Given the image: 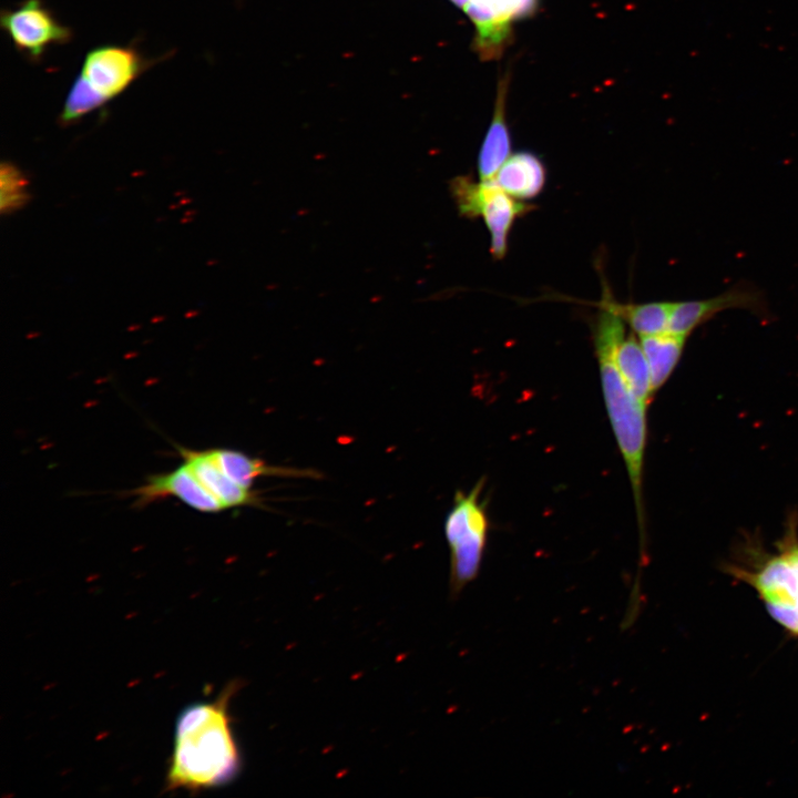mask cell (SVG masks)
Here are the masks:
<instances>
[{
	"label": "cell",
	"instance_id": "obj_1",
	"mask_svg": "<svg viewBox=\"0 0 798 798\" xmlns=\"http://www.w3.org/2000/svg\"><path fill=\"white\" fill-rule=\"evenodd\" d=\"M235 690L231 684L214 700L194 703L180 713L166 789L197 792L224 786L238 776L242 757L228 709Z\"/></svg>",
	"mask_w": 798,
	"mask_h": 798
},
{
	"label": "cell",
	"instance_id": "obj_2",
	"mask_svg": "<svg viewBox=\"0 0 798 798\" xmlns=\"http://www.w3.org/2000/svg\"><path fill=\"white\" fill-rule=\"evenodd\" d=\"M594 347L603 396L611 424L624 458L634 495L641 535L644 534L643 463L647 436L646 407L627 387L616 366L615 352L625 337L624 319L600 307L594 325Z\"/></svg>",
	"mask_w": 798,
	"mask_h": 798
},
{
	"label": "cell",
	"instance_id": "obj_3",
	"mask_svg": "<svg viewBox=\"0 0 798 798\" xmlns=\"http://www.w3.org/2000/svg\"><path fill=\"white\" fill-rule=\"evenodd\" d=\"M728 572L751 586L768 614L785 631L798 636V541L788 534L776 553L749 565H730Z\"/></svg>",
	"mask_w": 798,
	"mask_h": 798
},
{
	"label": "cell",
	"instance_id": "obj_4",
	"mask_svg": "<svg viewBox=\"0 0 798 798\" xmlns=\"http://www.w3.org/2000/svg\"><path fill=\"white\" fill-rule=\"evenodd\" d=\"M483 481L469 492H458L444 522L450 548V585L453 594L473 581L480 570L488 538V515L480 501Z\"/></svg>",
	"mask_w": 798,
	"mask_h": 798
},
{
	"label": "cell",
	"instance_id": "obj_5",
	"mask_svg": "<svg viewBox=\"0 0 798 798\" xmlns=\"http://www.w3.org/2000/svg\"><path fill=\"white\" fill-rule=\"evenodd\" d=\"M452 191L462 215L483 218L490 233V253L493 258L502 259L514 222L532 206L505 193L493 180L474 183L469 177H458Z\"/></svg>",
	"mask_w": 798,
	"mask_h": 798
},
{
	"label": "cell",
	"instance_id": "obj_6",
	"mask_svg": "<svg viewBox=\"0 0 798 798\" xmlns=\"http://www.w3.org/2000/svg\"><path fill=\"white\" fill-rule=\"evenodd\" d=\"M0 24L17 50L38 60L52 45L71 40V30L61 24L40 0H25L1 12Z\"/></svg>",
	"mask_w": 798,
	"mask_h": 798
},
{
	"label": "cell",
	"instance_id": "obj_7",
	"mask_svg": "<svg viewBox=\"0 0 798 798\" xmlns=\"http://www.w3.org/2000/svg\"><path fill=\"white\" fill-rule=\"evenodd\" d=\"M728 309L748 310L763 319L770 317L765 294L751 283L739 282L709 298L672 303L667 331L688 337L699 325Z\"/></svg>",
	"mask_w": 798,
	"mask_h": 798
},
{
	"label": "cell",
	"instance_id": "obj_8",
	"mask_svg": "<svg viewBox=\"0 0 798 798\" xmlns=\"http://www.w3.org/2000/svg\"><path fill=\"white\" fill-rule=\"evenodd\" d=\"M143 65L141 55L134 49L103 45L88 52L81 74L110 101L133 83Z\"/></svg>",
	"mask_w": 798,
	"mask_h": 798
},
{
	"label": "cell",
	"instance_id": "obj_9",
	"mask_svg": "<svg viewBox=\"0 0 798 798\" xmlns=\"http://www.w3.org/2000/svg\"><path fill=\"white\" fill-rule=\"evenodd\" d=\"M538 0H470L463 9L478 31V47L495 57L508 37L510 22L532 13Z\"/></svg>",
	"mask_w": 798,
	"mask_h": 798
},
{
	"label": "cell",
	"instance_id": "obj_10",
	"mask_svg": "<svg viewBox=\"0 0 798 798\" xmlns=\"http://www.w3.org/2000/svg\"><path fill=\"white\" fill-rule=\"evenodd\" d=\"M135 504L144 507L165 497H175L186 505L205 513L225 510L224 505L213 497L183 462L170 472L149 477L144 484L132 491Z\"/></svg>",
	"mask_w": 798,
	"mask_h": 798
},
{
	"label": "cell",
	"instance_id": "obj_11",
	"mask_svg": "<svg viewBox=\"0 0 798 798\" xmlns=\"http://www.w3.org/2000/svg\"><path fill=\"white\" fill-rule=\"evenodd\" d=\"M177 449L184 463L225 509L250 505L256 502V497L250 489L229 478L206 450H191L182 447Z\"/></svg>",
	"mask_w": 798,
	"mask_h": 798
},
{
	"label": "cell",
	"instance_id": "obj_12",
	"mask_svg": "<svg viewBox=\"0 0 798 798\" xmlns=\"http://www.w3.org/2000/svg\"><path fill=\"white\" fill-rule=\"evenodd\" d=\"M492 180L512 197L528 201L543 191L546 168L538 155L520 151L508 157Z\"/></svg>",
	"mask_w": 798,
	"mask_h": 798
},
{
	"label": "cell",
	"instance_id": "obj_13",
	"mask_svg": "<svg viewBox=\"0 0 798 798\" xmlns=\"http://www.w3.org/2000/svg\"><path fill=\"white\" fill-rule=\"evenodd\" d=\"M507 82L499 85L493 119L484 136L478 156V172L481 181L494 177L511 155V139L505 121Z\"/></svg>",
	"mask_w": 798,
	"mask_h": 798
},
{
	"label": "cell",
	"instance_id": "obj_14",
	"mask_svg": "<svg viewBox=\"0 0 798 798\" xmlns=\"http://www.w3.org/2000/svg\"><path fill=\"white\" fill-rule=\"evenodd\" d=\"M598 306L621 316L640 337L668 330L672 303L621 304L614 300L607 291H604V297Z\"/></svg>",
	"mask_w": 798,
	"mask_h": 798
},
{
	"label": "cell",
	"instance_id": "obj_15",
	"mask_svg": "<svg viewBox=\"0 0 798 798\" xmlns=\"http://www.w3.org/2000/svg\"><path fill=\"white\" fill-rule=\"evenodd\" d=\"M686 338L669 331L640 337L651 370L653 392L667 381L679 362Z\"/></svg>",
	"mask_w": 798,
	"mask_h": 798
},
{
	"label": "cell",
	"instance_id": "obj_16",
	"mask_svg": "<svg viewBox=\"0 0 798 798\" xmlns=\"http://www.w3.org/2000/svg\"><path fill=\"white\" fill-rule=\"evenodd\" d=\"M616 366L630 390L648 405L653 396L651 370L637 338L631 334L620 342L615 352Z\"/></svg>",
	"mask_w": 798,
	"mask_h": 798
},
{
	"label": "cell",
	"instance_id": "obj_17",
	"mask_svg": "<svg viewBox=\"0 0 798 798\" xmlns=\"http://www.w3.org/2000/svg\"><path fill=\"white\" fill-rule=\"evenodd\" d=\"M206 452L229 478L249 489L257 478L282 471L241 451L218 448Z\"/></svg>",
	"mask_w": 798,
	"mask_h": 798
},
{
	"label": "cell",
	"instance_id": "obj_18",
	"mask_svg": "<svg viewBox=\"0 0 798 798\" xmlns=\"http://www.w3.org/2000/svg\"><path fill=\"white\" fill-rule=\"evenodd\" d=\"M109 101L80 73L66 95L60 119L71 124L103 106Z\"/></svg>",
	"mask_w": 798,
	"mask_h": 798
},
{
	"label": "cell",
	"instance_id": "obj_19",
	"mask_svg": "<svg viewBox=\"0 0 798 798\" xmlns=\"http://www.w3.org/2000/svg\"><path fill=\"white\" fill-rule=\"evenodd\" d=\"M1 213H12L22 207L29 197L28 182L21 171L11 163L3 162L0 168Z\"/></svg>",
	"mask_w": 798,
	"mask_h": 798
},
{
	"label": "cell",
	"instance_id": "obj_20",
	"mask_svg": "<svg viewBox=\"0 0 798 798\" xmlns=\"http://www.w3.org/2000/svg\"><path fill=\"white\" fill-rule=\"evenodd\" d=\"M451 1L459 8L464 9L470 0H451Z\"/></svg>",
	"mask_w": 798,
	"mask_h": 798
}]
</instances>
